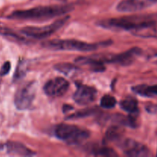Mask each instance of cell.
Wrapping results in <instances>:
<instances>
[{
    "instance_id": "cell-1",
    "label": "cell",
    "mask_w": 157,
    "mask_h": 157,
    "mask_svg": "<svg viewBox=\"0 0 157 157\" xmlns=\"http://www.w3.org/2000/svg\"><path fill=\"white\" fill-rule=\"evenodd\" d=\"M157 23V14L129 15L120 18H107L98 21L101 27L111 30L132 31Z\"/></svg>"
},
{
    "instance_id": "cell-2",
    "label": "cell",
    "mask_w": 157,
    "mask_h": 157,
    "mask_svg": "<svg viewBox=\"0 0 157 157\" xmlns=\"http://www.w3.org/2000/svg\"><path fill=\"white\" fill-rule=\"evenodd\" d=\"M74 7L71 5L37 6L25 10H17L8 15L9 19L21 20H44L61 16L71 12Z\"/></svg>"
},
{
    "instance_id": "cell-3",
    "label": "cell",
    "mask_w": 157,
    "mask_h": 157,
    "mask_svg": "<svg viewBox=\"0 0 157 157\" xmlns=\"http://www.w3.org/2000/svg\"><path fill=\"white\" fill-rule=\"evenodd\" d=\"M107 42L87 43L75 39H54L42 43L43 48L55 51H77V52H93Z\"/></svg>"
},
{
    "instance_id": "cell-4",
    "label": "cell",
    "mask_w": 157,
    "mask_h": 157,
    "mask_svg": "<svg viewBox=\"0 0 157 157\" xmlns=\"http://www.w3.org/2000/svg\"><path fill=\"white\" fill-rule=\"evenodd\" d=\"M55 135L58 139L64 141L67 144L75 145L87 139L90 136V132L75 125L61 124L55 127Z\"/></svg>"
},
{
    "instance_id": "cell-5",
    "label": "cell",
    "mask_w": 157,
    "mask_h": 157,
    "mask_svg": "<svg viewBox=\"0 0 157 157\" xmlns=\"http://www.w3.org/2000/svg\"><path fill=\"white\" fill-rule=\"evenodd\" d=\"M69 16L66 15V16L57 20L55 22L48 25L40 26V27L38 26H27V27L23 28L21 30V32L30 38H35V39H43V38L51 36L52 34L59 30L62 26H64V25L67 22Z\"/></svg>"
},
{
    "instance_id": "cell-6",
    "label": "cell",
    "mask_w": 157,
    "mask_h": 157,
    "mask_svg": "<svg viewBox=\"0 0 157 157\" xmlns=\"http://www.w3.org/2000/svg\"><path fill=\"white\" fill-rule=\"evenodd\" d=\"M36 92L35 81L27 82L21 85L16 91L15 96V105L18 110H25L31 107Z\"/></svg>"
},
{
    "instance_id": "cell-7",
    "label": "cell",
    "mask_w": 157,
    "mask_h": 157,
    "mask_svg": "<svg viewBox=\"0 0 157 157\" xmlns=\"http://www.w3.org/2000/svg\"><path fill=\"white\" fill-rule=\"evenodd\" d=\"M124 154L130 157H146L151 156L150 150L144 144L133 139H121L118 142Z\"/></svg>"
},
{
    "instance_id": "cell-8",
    "label": "cell",
    "mask_w": 157,
    "mask_h": 157,
    "mask_svg": "<svg viewBox=\"0 0 157 157\" xmlns=\"http://www.w3.org/2000/svg\"><path fill=\"white\" fill-rule=\"evenodd\" d=\"M142 52L141 48L134 47L118 55H104V62L113 63L122 66L130 65L142 54Z\"/></svg>"
},
{
    "instance_id": "cell-9",
    "label": "cell",
    "mask_w": 157,
    "mask_h": 157,
    "mask_svg": "<svg viewBox=\"0 0 157 157\" xmlns=\"http://www.w3.org/2000/svg\"><path fill=\"white\" fill-rule=\"evenodd\" d=\"M68 81L63 78H55L51 79L45 83L44 91L46 95L52 98L61 97L67 91L69 88Z\"/></svg>"
},
{
    "instance_id": "cell-10",
    "label": "cell",
    "mask_w": 157,
    "mask_h": 157,
    "mask_svg": "<svg viewBox=\"0 0 157 157\" xmlns=\"http://www.w3.org/2000/svg\"><path fill=\"white\" fill-rule=\"evenodd\" d=\"M97 94L98 92L94 87L78 84H77V89L74 94L73 99L77 104L80 105H87L94 101Z\"/></svg>"
},
{
    "instance_id": "cell-11",
    "label": "cell",
    "mask_w": 157,
    "mask_h": 157,
    "mask_svg": "<svg viewBox=\"0 0 157 157\" xmlns=\"http://www.w3.org/2000/svg\"><path fill=\"white\" fill-rule=\"evenodd\" d=\"M157 2V0H122L117 6V10L121 12H132L147 9Z\"/></svg>"
},
{
    "instance_id": "cell-12",
    "label": "cell",
    "mask_w": 157,
    "mask_h": 157,
    "mask_svg": "<svg viewBox=\"0 0 157 157\" xmlns=\"http://www.w3.org/2000/svg\"><path fill=\"white\" fill-rule=\"evenodd\" d=\"M4 148L10 155L20 156H32L36 153L33 150L28 148L25 144L17 141H8L4 144Z\"/></svg>"
},
{
    "instance_id": "cell-13",
    "label": "cell",
    "mask_w": 157,
    "mask_h": 157,
    "mask_svg": "<svg viewBox=\"0 0 157 157\" xmlns=\"http://www.w3.org/2000/svg\"><path fill=\"white\" fill-rule=\"evenodd\" d=\"M124 133V130L122 127L118 125L112 126L109 127L108 130L106 132L105 136H104V142L110 143V142H119L123 137V135Z\"/></svg>"
},
{
    "instance_id": "cell-14",
    "label": "cell",
    "mask_w": 157,
    "mask_h": 157,
    "mask_svg": "<svg viewBox=\"0 0 157 157\" xmlns=\"http://www.w3.org/2000/svg\"><path fill=\"white\" fill-rule=\"evenodd\" d=\"M132 90L136 94H139L146 98H153L157 96V84L155 85H147L140 84L132 87Z\"/></svg>"
},
{
    "instance_id": "cell-15",
    "label": "cell",
    "mask_w": 157,
    "mask_h": 157,
    "mask_svg": "<svg viewBox=\"0 0 157 157\" xmlns=\"http://www.w3.org/2000/svg\"><path fill=\"white\" fill-rule=\"evenodd\" d=\"M131 33L136 36L141 38H157V23L146 26L136 30L132 31Z\"/></svg>"
},
{
    "instance_id": "cell-16",
    "label": "cell",
    "mask_w": 157,
    "mask_h": 157,
    "mask_svg": "<svg viewBox=\"0 0 157 157\" xmlns=\"http://www.w3.org/2000/svg\"><path fill=\"white\" fill-rule=\"evenodd\" d=\"M121 107L124 111L127 112L130 114L139 113L138 102L136 98L133 97H127L121 102Z\"/></svg>"
},
{
    "instance_id": "cell-17",
    "label": "cell",
    "mask_w": 157,
    "mask_h": 157,
    "mask_svg": "<svg viewBox=\"0 0 157 157\" xmlns=\"http://www.w3.org/2000/svg\"><path fill=\"white\" fill-rule=\"evenodd\" d=\"M90 153L95 156L115 157L118 156L113 149L107 147H94L90 150Z\"/></svg>"
},
{
    "instance_id": "cell-18",
    "label": "cell",
    "mask_w": 157,
    "mask_h": 157,
    "mask_svg": "<svg viewBox=\"0 0 157 157\" xmlns=\"http://www.w3.org/2000/svg\"><path fill=\"white\" fill-rule=\"evenodd\" d=\"M0 35L6 37L8 39L11 41H15L16 42H25V39L23 37L20 36L19 35L14 32L13 30L10 29L9 28L0 26Z\"/></svg>"
},
{
    "instance_id": "cell-19",
    "label": "cell",
    "mask_w": 157,
    "mask_h": 157,
    "mask_svg": "<svg viewBox=\"0 0 157 157\" xmlns=\"http://www.w3.org/2000/svg\"><path fill=\"white\" fill-rule=\"evenodd\" d=\"M55 68L57 71H58L61 73L64 74L65 75H71L73 74L76 73L78 71L79 68L78 66L74 65L72 64L69 63H61L58 64L55 66Z\"/></svg>"
},
{
    "instance_id": "cell-20",
    "label": "cell",
    "mask_w": 157,
    "mask_h": 157,
    "mask_svg": "<svg viewBox=\"0 0 157 157\" xmlns=\"http://www.w3.org/2000/svg\"><path fill=\"white\" fill-rule=\"evenodd\" d=\"M98 109L96 108H89V109H84V110H79V111L76 112V113H73L71 115H69L68 117H66L67 120H76L80 119V118L87 117L93 115L97 113Z\"/></svg>"
},
{
    "instance_id": "cell-21",
    "label": "cell",
    "mask_w": 157,
    "mask_h": 157,
    "mask_svg": "<svg viewBox=\"0 0 157 157\" xmlns=\"http://www.w3.org/2000/svg\"><path fill=\"white\" fill-rule=\"evenodd\" d=\"M117 104V100L110 95H105L101 100V106L103 108L111 109Z\"/></svg>"
},
{
    "instance_id": "cell-22",
    "label": "cell",
    "mask_w": 157,
    "mask_h": 157,
    "mask_svg": "<svg viewBox=\"0 0 157 157\" xmlns=\"http://www.w3.org/2000/svg\"><path fill=\"white\" fill-rule=\"evenodd\" d=\"M26 74V64L24 61H21L18 63V67H17L16 71L14 75V80L15 81H18L21 78L25 75Z\"/></svg>"
},
{
    "instance_id": "cell-23",
    "label": "cell",
    "mask_w": 157,
    "mask_h": 157,
    "mask_svg": "<svg viewBox=\"0 0 157 157\" xmlns=\"http://www.w3.org/2000/svg\"><path fill=\"white\" fill-rule=\"evenodd\" d=\"M11 64L9 61H6L0 69V76H5L10 71Z\"/></svg>"
},
{
    "instance_id": "cell-24",
    "label": "cell",
    "mask_w": 157,
    "mask_h": 157,
    "mask_svg": "<svg viewBox=\"0 0 157 157\" xmlns=\"http://www.w3.org/2000/svg\"><path fill=\"white\" fill-rule=\"evenodd\" d=\"M147 111L149 113H156L157 112V105H149L146 107Z\"/></svg>"
},
{
    "instance_id": "cell-25",
    "label": "cell",
    "mask_w": 157,
    "mask_h": 157,
    "mask_svg": "<svg viewBox=\"0 0 157 157\" xmlns=\"http://www.w3.org/2000/svg\"><path fill=\"white\" fill-rule=\"evenodd\" d=\"M72 109H73V107L71 106L64 105V107H63V111H64V113H67L69 110H71Z\"/></svg>"
},
{
    "instance_id": "cell-26",
    "label": "cell",
    "mask_w": 157,
    "mask_h": 157,
    "mask_svg": "<svg viewBox=\"0 0 157 157\" xmlns=\"http://www.w3.org/2000/svg\"><path fill=\"white\" fill-rule=\"evenodd\" d=\"M58 1H61V2H65V1H67V0H58Z\"/></svg>"
},
{
    "instance_id": "cell-27",
    "label": "cell",
    "mask_w": 157,
    "mask_h": 157,
    "mask_svg": "<svg viewBox=\"0 0 157 157\" xmlns=\"http://www.w3.org/2000/svg\"><path fill=\"white\" fill-rule=\"evenodd\" d=\"M156 64H157V61H156Z\"/></svg>"
},
{
    "instance_id": "cell-28",
    "label": "cell",
    "mask_w": 157,
    "mask_h": 157,
    "mask_svg": "<svg viewBox=\"0 0 157 157\" xmlns=\"http://www.w3.org/2000/svg\"><path fill=\"white\" fill-rule=\"evenodd\" d=\"M156 155H157V154H156Z\"/></svg>"
}]
</instances>
